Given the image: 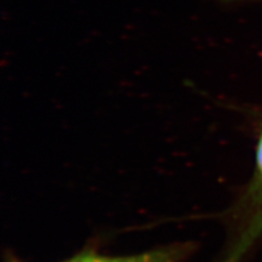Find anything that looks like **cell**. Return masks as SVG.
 <instances>
[{"label":"cell","instance_id":"6da1fadb","mask_svg":"<svg viewBox=\"0 0 262 262\" xmlns=\"http://www.w3.org/2000/svg\"><path fill=\"white\" fill-rule=\"evenodd\" d=\"M179 252L175 248L162 249L129 257H104L98 255H81L64 262H175Z\"/></svg>","mask_w":262,"mask_h":262},{"label":"cell","instance_id":"7a4b0ae2","mask_svg":"<svg viewBox=\"0 0 262 262\" xmlns=\"http://www.w3.org/2000/svg\"><path fill=\"white\" fill-rule=\"evenodd\" d=\"M256 164H257V174L260 185H262V134L259 138L256 153Z\"/></svg>","mask_w":262,"mask_h":262}]
</instances>
